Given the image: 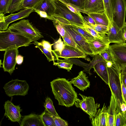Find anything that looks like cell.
I'll list each match as a JSON object with an SVG mask.
<instances>
[{
	"mask_svg": "<svg viewBox=\"0 0 126 126\" xmlns=\"http://www.w3.org/2000/svg\"><path fill=\"white\" fill-rule=\"evenodd\" d=\"M50 83L52 93L59 105L69 107L74 104L77 94L71 81L58 78Z\"/></svg>",
	"mask_w": 126,
	"mask_h": 126,
	"instance_id": "1",
	"label": "cell"
},
{
	"mask_svg": "<svg viewBox=\"0 0 126 126\" xmlns=\"http://www.w3.org/2000/svg\"><path fill=\"white\" fill-rule=\"evenodd\" d=\"M32 41L20 34L12 32L7 29L0 31V51H5L11 48H18L29 46Z\"/></svg>",
	"mask_w": 126,
	"mask_h": 126,
	"instance_id": "2",
	"label": "cell"
},
{
	"mask_svg": "<svg viewBox=\"0 0 126 126\" xmlns=\"http://www.w3.org/2000/svg\"><path fill=\"white\" fill-rule=\"evenodd\" d=\"M107 68L109 77V86L111 94L114 96L117 102L116 111H121V105L124 103L122 95L121 71L113 65L111 67H107Z\"/></svg>",
	"mask_w": 126,
	"mask_h": 126,
	"instance_id": "3",
	"label": "cell"
},
{
	"mask_svg": "<svg viewBox=\"0 0 126 126\" xmlns=\"http://www.w3.org/2000/svg\"><path fill=\"white\" fill-rule=\"evenodd\" d=\"M51 1L55 8L54 13L53 16L62 18L79 27H85V24L82 15L73 12L66 5L58 0H51Z\"/></svg>",
	"mask_w": 126,
	"mask_h": 126,
	"instance_id": "4",
	"label": "cell"
},
{
	"mask_svg": "<svg viewBox=\"0 0 126 126\" xmlns=\"http://www.w3.org/2000/svg\"><path fill=\"white\" fill-rule=\"evenodd\" d=\"M8 29L14 33L23 35L31 39L33 41L43 38L41 33L34 27L28 19H23L11 24Z\"/></svg>",
	"mask_w": 126,
	"mask_h": 126,
	"instance_id": "5",
	"label": "cell"
},
{
	"mask_svg": "<svg viewBox=\"0 0 126 126\" xmlns=\"http://www.w3.org/2000/svg\"><path fill=\"white\" fill-rule=\"evenodd\" d=\"M113 65L120 71L126 67V42L110 45Z\"/></svg>",
	"mask_w": 126,
	"mask_h": 126,
	"instance_id": "6",
	"label": "cell"
},
{
	"mask_svg": "<svg viewBox=\"0 0 126 126\" xmlns=\"http://www.w3.org/2000/svg\"><path fill=\"white\" fill-rule=\"evenodd\" d=\"M3 88L9 97L14 95L24 96L28 94L29 86L25 80H12L6 83Z\"/></svg>",
	"mask_w": 126,
	"mask_h": 126,
	"instance_id": "7",
	"label": "cell"
},
{
	"mask_svg": "<svg viewBox=\"0 0 126 126\" xmlns=\"http://www.w3.org/2000/svg\"><path fill=\"white\" fill-rule=\"evenodd\" d=\"M79 95L82 99L80 100L77 98L74 104L76 107L80 108L88 114L91 120L95 116L97 109L100 107V104L95 103L93 97H87L79 93Z\"/></svg>",
	"mask_w": 126,
	"mask_h": 126,
	"instance_id": "8",
	"label": "cell"
},
{
	"mask_svg": "<svg viewBox=\"0 0 126 126\" xmlns=\"http://www.w3.org/2000/svg\"><path fill=\"white\" fill-rule=\"evenodd\" d=\"M126 11V0H114L113 20L120 30L122 29L125 22Z\"/></svg>",
	"mask_w": 126,
	"mask_h": 126,
	"instance_id": "9",
	"label": "cell"
},
{
	"mask_svg": "<svg viewBox=\"0 0 126 126\" xmlns=\"http://www.w3.org/2000/svg\"><path fill=\"white\" fill-rule=\"evenodd\" d=\"M61 24L72 39L83 50L86 54L94 56L87 40L84 36L68 25Z\"/></svg>",
	"mask_w": 126,
	"mask_h": 126,
	"instance_id": "10",
	"label": "cell"
},
{
	"mask_svg": "<svg viewBox=\"0 0 126 126\" xmlns=\"http://www.w3.org/2000/svg\"><path fill=\"white\" fill-rule=\"evenodd\" d=\"M5 51L2 67L5 72H8L11 75L15 70L17 64L16 58L19 53L18 48L10 49Z\"/></svg>",
	"mask_w": 126,
	"mask_h": 126,
	"instance_id": "11",
	"label": "cell"
},
{
	"mask_svg": "<svg viewBox=\"0 0 126 126\" xmlns=\"http://www.w3.org/2000/svg\"><path fill=\"white\" fill-rule=\"evenodd\" d=\"M4 106L5 110L4 116L12 122H17L20 123L22 116L20 112L22 109L19 105H15L8 100L5 102Z\"/></svg>",
	"mask_w": 126,
	"mask_h": 126,
	"instance_id": "12",
	"label": "cell"
},
{
	"mask_svg": "<svg viewBox=\"0 0 126 126\" xmlns=\"http://www.w3.org/2000/svg\"><path fill=\"white\" fill-rule=\"evenodd\" d=\"M82 9L88 13H101L105 12L103 0H83Z\"/></svg>",
	"mask_w": 126,
	"mask_h": 126,
	"instance_id": "13",
	"label": "cell"
},
{
	"mask_svg": "<svg viewBox=\"0 0 126 126\" xmlns=\"http://www.w3.org/2000/svg\"><path fill=\"white\" fill-rule=\"evenodd\" d=\"M108 33L107 35L110 43L120 44L125 42L122 30L119 29L113 20L109 21Z\"/></svg>",
	"mask_w": 126,
	"mask_h": 126,
	"instance_id": "14",
	"label": "cell"
},
{
	"mask_svg": "<svg viewBox=\"0 0 126 126\" xmlns=\"http://www.w3.org/2000/svg\"><path fill=\"white\" fill-rule=\"evenodd\" d=\"M87 54L79 50L65 44L64 47L62 51L61 54L57 56V58H61L64 59L73 58H82L88 61L90 59L87 57Z\"/></svg>",
	"mask_w": 126,
	"mask_h": 126,
	"instance_id": "15",
	"label": "cell"
},
{
	"mask_svg": "<svg viewBox=\"0 0 126 126\" xmlns=\"http://www.w3.org/2000/svg\"><path fill=\"white\" fill-rule=\"evenodd\" d=\"M87 41L94 55L99 54L109 49L110 44L108 38L102 39H95Z\"/></svg>",
	"mask_w": 126,
	"mask_h": 126,
	"instance_id": "16",
	"label": "cell"
},
{
	"mask_svg": "<svg viewBox=\"0 0 126 126\" xmlns=\"http://www.w3.org/2000/svg\"><path fill=\"white\" fill-rule=\"evenodd\" d=\"M108 108L104 103L103 107L99 109L95 116L90 120L93 126H106Z\"/></svg>",
	"mask_w": 126,
	"mask_h": 126,
	"instance_id": "17",
	"label": "cell"
},
{
	"mask_svg": "<svg viewBox=\"0 0 126 126\" xmlns=\"http://www.w3.org/2000/svg\"><path fill=\"white\" fill-rule=\"evenodd\" d=\"M88 78L83 71H82L79 73L77 76L72 79L71 81L74 86L83 91L89 87L90 85V82Z\"/></svg>",
	"mask_w": 126,
	"mask_h": 126,
	"instance_id": "18",
	"label": "cell"
},
{
	"mask_svg": "<svg viewBox=\"0 0 126 126\" xmlns=\"http://www.w3.org/2000/svg\"><path fill=\"white\" fill-rule=\"evenodd\" d=\"M20 126H44L40 115L31 113L23 117L20 122Z\"/></svg>",
	"mask_w": 126,
	"mask_h": 126,
	"instance_id": "19",
	"label": "cell"
},
{
	"mask_svg": "<svg viewBox=\"0 0 126 126\" xmlns=\"http://www.w3.org/2000/svg\"><path fill=\"white\" fill-rule=\"evenodd\" d=\"M116 107V101L111 94L110 105L108 108L106 126H114Z\"/></svg>",
	"mask_w": 126,
	"mask_h": 126,
	"instance_id": "20",
	"label": "cell"
},
{
	"mask_svg": "<svg viewBox=\"0 0 126 126\" xmlns=\"http://www.w3.org/2000/svg\"><path fill=\"white\" fill-rule=\"evenodd\" d=\"M34 11L32 8H27L15 14H11L5 16V21L7 25L8 26L11 23L20 19L27 17L30 14Z\"/></svg>",
	"mask_w": 126,
	"mask_h": 126,
	"instance_id": "21",
	"label": "cell"
},
{
	"mask_svg": "<svg viewBox=\"0 0 126 126\" xmlns=\"http://www.w3.org/2000/svg\"><path fill=\"white\" fill-rule=\"evenodd\" d=\"M93 68L97 75L109 86V74L106 62H99L94 66Z\"/></svg>",
	"mask_w": 126,
	"mask_h": 126,
	"instance_id": "22",
	"label": "cell"
},
{
	"mask_svg": "<svg viewBox=\"0 0 126 126\" xmlns=\"http://www.w3.org/2000/svg\"><path fill=\"white\" fill-rule=\"evenodd\" d=\"M58 21L62 24L68 25L70 27L81 34L87 41L95 39L83 28L77 26L63 18H60Z\"/></svg>",
	"mask_w": 126,
	"mask_h": 126,
	"instance_id": "23",
	"label": "cell"
},
{
	"mask_svg": "<svg viewBox=\"0 0 126 126\" xmlns=\"http://www.w3.org/2000/svg\"><path fill=\"white\" fill-rule=\"evenodd\" d=\"M33 9L44 11L51 16L54 13L55 8L51 2V0H42Z\"/></svg>",
	"mask_w": 126,
	"mask_h": 126,
	"instance_id": "24",
	"label": "cell"
},
{
	"mask_svg": "<svg viewBox=\"0 0 126 126\" xmlns=\"http://www.w3.org/2000/svg\"><path fill=\"white\" fill-rule=\"evenodd\" d=\"M87 15L94 19L96 24L108 26L109 20L104 12L101 13H88Z\"/></svg>",
	"mask_w": 126,
	"mask_h": 126,
	"instance_id": "25",
	"label": "cell"
},
{
	"mask_svg": "<svg viewBox=\"0 0 126 126\" xmlns=\"http://www.w3.org/2000/svg\"><path fill=\"white\" fill-rule=\"evenodd\" d=\"M57 62L53 61V65L57 66L59 68H63L67 70L69 72L71 70L73 65V62L68 59H64L61 60L57 58L56 60Z\"/></svg>",
	"mask_w": 126,
	"mask_h": 126,
	"instance_id": "26",
	"label": "cell"
},
{
	"mask_svg": "<svg viewBox=\"0 0 126 126\" xmlns=\"http://www.w3.org/2000/svg\"><path fill=\"white\" fill-rule=\"evenodd\" d=\"M40 116L44 126H56L53 115L45 110Z\"/></svg>",
	"mask_w": 126,
	"mask_h": 126,
	"instance_id": "27",
	"label": "cell"
},
{
	"mask_svg": "<svg viewBox=\"0 0 126 126\" xmlns=\"http://www.w3.org/2000/svg\"><path fill=\"white\" fill-rule=\"evenodd\" d=\"M105 7V12L110 22L113 20V8L114 0H103Z\"/></svg>",
	"mask_w": 126,
	"mask_h": 126,
	"instance_id": "28",
	"label": "cell"
},
{
	"mask_svg": "<svg viewBox=\"0 0 126 126\" xmlns=\"http://www.w3.org/2000/svg\"><path fill=\"white\" fill-rule=\"evenodd\" d=\"M24 0H11L6 12L4 14L12 13L20 10Z\"/></svg>",
	"mask_w": 126,
	"mask_h": 126,
	"instance_id": "29",
	"label": "cell"
},
{
	"mask_svg": "<svg viewBox=\"0 0 126 126\" xmlns=\"http://www.w3.org/2000/svg\"><path fill=\"white\" fill-rule=\"evenodd\" d=\"M94 56L92 61L89 64H88V65L84 68L83 71L88 73L90 75L92 74L90 72V70L92 68H93V66L95 65L100 62H106L100 54Z\"/></svg>",
	"mask_w": 126,
	"mask_h": 126,
	"instance_id": "30",
	"label": "cell"
},
{
	"mask_svg": "<svg viewBox=\"0 0 126 126\" xmlns=\"http://www.w3.org/2000/svg\"><path fill=\"white\" fill-rule=\"evenodd\" d=\"M44 106L45 108V110L55 116L60 117L56 112L53 106V101L49 97H47L46 98Z\"/></svg>",
	"mask_w": 126,
	"mask_h": 126,
	"instance_id": "31",
	"label": "cell"
},
{
	"mask_svg": "<svg viewBox=\"0 0 126 126\" xmlns=\"http://www.w3.org/2000/svg\"><path fill=\"white\" fill-rule=\"evenodd\" d=\"M64 46L65 44L64 42L62 41L61 37L60 36L59 39L54 43L53 45L54 50H52V52L53 53L55 56V58L61 54Z\"/></svg>",
	"mask_w": 126,
	"mask_h": 126,
	"instance_id": "32",
	"label": "cell"
},
{
	"mask_svg": "<svg viewBox=\"0 0 126 126\" xmlns=\"http://www.w3.org/2000/svg\"><path fill=\"white\" fill-rule=\"evenodd\" d=\"M114 126H126L125 112H116Z\"/></svg>",
	"mask_w": 126,
	"mask_h": 126,
	"instance_id": "33",
	"label": "cell"
},
{
	"mask_svg": "<svg viewBox=\"0 0 126 126\" xmlns=\"http://www.w3.org/2000/svg\"><path fill=\"white\" fill-rule=\"evenodd\" d=\"M33 44L44 54L49 62L52 61H54L55 57L53 55L52 53L50 52L47 49L44 48L41 43L35 41H34Z\"/></svg>",
	"mask_w": 126,
	"mask_h": 126,
	"instance_id": "34",
	"label": "cell"
},
{
	"mask_svg": "<svg viewBox=\"0 0 126 126\" xmlns=\"http://www.w3.org/2000/svg\"><path fill=\"white\" fill-rule=\"evenodd\" d=\"M63 39L65 44L72 47L85 53L83 50L75 42L66 31L64 37Z\"/></svg>",
	"mask_w": 126,
	"mask_h": 126,
	"instance_id": "35",
	"label": "cell"
},
{
	"mask_svg": "<svg viewBox=\"0 0 126 126\" xmlns=\"http://www.w3.org/2000/svg\"><path fill=\"white\" fill-rule=\"evenodd\" d=\"M83 28L95 39H102L108 38L107 35L99 33L86 24Z\"/></svg>",
	"mask_w": 126,
	"mask_h": 126,
	"instance_id": "36",
	"label": "cell"
},
{
	"mask_svg": "<svg viewBox=\"0 0 126 126\" xmlns=\"http://www.w3.org/2000/svg\"><path fill=\"white\" fill-rule=\"evenodd\" d=\"M42 0H24L20 9L33 8Z\"/></svg>",
	"mask_w": 126,
	"mask_h": 126,
	"instance_id": "37",
	"label": "cell"
},
{
	"mask_svg": "<svg viewBox=\"0 0 126 126\" xmlns=\"http://www.w3.org/2000/svg\"><path fill=\"white\" fill-rule=\"evenodd\" d=\"M90 27L99 33L107 35L108 33V26L101 24H96L94 26Z\"/></svg>",
	"mask_w": 126,
	"mask_h": 126,
	"instance_id": "38",
	"label": "cell"
},
{
	"mask_svg": "<svg viewBox=\"0 0 126 126\" xmlns=\"http://www.w3.org/2000/svg\"><path fill=\"white\" fill-rule=\"evenodd\" d=\"M54 25L58 33L63 38L64 37L65 31L62 24L58 21L56 20H52Z\"/></svg>",
	"mask_w": 126,
	"mask_h": 126,
	"instance_id": "39",
	"label": "cell"
},
{
	"mask_svg": "<svg viewBox=\"0 0 126 126\" xmlns=\"http://www.w3.org/2000/svg\"><path fill=\"white\" fill-rule=\"evenodd\" d=\"M11 0H0V13H4Z\"/></svg>",
	"mask_w": 126,
	"mask_h": 126,
	"instance_id": "40",
	"label": "cell"
},
{
	"mask_svg": "<svg viewBox=\"0 0 126 126\" xmlns=\"http://www.w3.org/2000/svg\"><path fill=\"white\" fill-rule=\"evenodd\" d=\"M69 1L70 3L75 6L80 12L86 14V12L82 9L83 0H69Z\"/></svg>",
	"mask_w": 126,
	"mask_h": 126,
	"instance_id": "41",
	"label": "cell"
},
{
	"mask_svg": "<svg viewBox=\"0 0 126 126\" xmlns=\"http://www.w3.org/2000/svg\"><path fill=\"white\" fill-rule=\"evenodd\" d=\"M54 120L56 126H67L68 125L67 122L60 117L54 116Z\"/></svg>",
	"mask_w": 126,
	"mask_h": 126,
	"instance_id": "42",
	"label": "cell"
},
{
	"mask_svg": "<svg viewBox=\"0 0 126 126\" xmlns=\"http://www.w3.org/2000/svg\"><path fill=\"white\" fill-rule=\"evenodd\" d=\"M5 16L3 13H0V31H4L7 30L8 27L5 21Z\"/></svg>",
	"mask_w": 126,
	"mask_h": 126,
	"instance_id": "43",
	"label": "cell"
},
{
	"mask_svg": "<svg viewBox=\"0 0 126 126\" xmlns=\"http://www.w3.org/2000/svg\"><path fill=\"white\" fill-rule=\"evenodd\" d=\"M99 54L104 59L106 62L110 61L113 62L112 56L109 48Z\"/></svg>",
	"mask_w": 126,
	"mask_h": 126,
	"instance_id": "44",
	"label": "cell"
},
{
	"mask_svg": "<svg viewBox=\"0 0 126 126\" xmlns=\"http://www.w3.org/2000/svg\"><path fill=\"white\" fill-rule=\"evenodd\" d=\"M83 20L85 24L90 27L94 26L96 25L94 20L89 16H84Z\"/></svg>",
	"mask_w": 126,
	"mask_h": 126,
	"instance_id": "45",
	"label": "cell"
},
{
	"mask_svg": "<svg viewBox=\"0 0 126 126\" xmlns=\"http://www.w3.org/2000/svg\"><path fill=\"white\" fill-rule=\"evenodd\" d=\"M34 12H36L41 17L48 19L53 20V19L52 16H49L47 13L43 11L34 10Z\"/></svg>",
	"mask_w": 126,
	"mask_h": 126,
	"instance_id": "46",
	"label": "cell"
},
{
	"mask_svg": "<svg viewBox=\"0 0 126 126\" xmlns=\"http://www.w3.org/2000/svg\"><path fill=\"white\" fill-rule=\"evenodd\" d=\"M41 43L44 48L47 49L50 52H52L51 47L54 43L51 44L49 42L45 40H43Z\"/></svg>",
	"mask_w": 126,
	"mask_h": 126,
	"instance_id": "47",
	"label": "cell"
},
{
	"mask_svg": "<svg viewBox=\"0 0 126 126\" xmlns=\"http://www.w3.org/2000/svg\"><path fill=\"white\" fill-rule=\"evenodd\" d=\"M121 86L123 98L124 102L126 104V88L124 84L121 81Z\"/></svg>",
	"mask_w": 126,
	"mask_h": 126,
	"instance_id": "48",
	"label": "cell"
},
{
	"mask_svg": "<svg viewBox=\"0 0 126 126\" xmlns=\"http://www.w3.org/2000/svg\"><path fill=\"white\" fill-rule=\"evenodd\" d=\"M23 57L20 55H18L16 58L17 63L18 65L21 64L23 62Z\"/></svg>",
	"mask_w": 126,
	"mask_h": 126,
	"instance_id": "49",
	"label": "cell"
},
{
	"mask_svg": "<svg viewBox=\"0 0 126 126\" xmlns=\"http://www.w3.org/2000/svg\"><path fill=\"white\" fill-rule=\"evenodd\" d=\"M121 79L126 88V73H121Z\"/></svg>",
	"mask_w": 126,
	"mask_h": 126,
	"instance_id": "50",
	"label": "cell"
},
{
	"mask_svg": "<svg viewBox=\"0 0 126 126\" xmlns=\"http://www.w3.org/2000/svg\"><path fill=\"white\" fill-rule=\"evenodd\" d=\"M123 36L125 42H126V22L122 29Z\"/></svg>",
	"mask_w": 126,
	"mask_h": 126,
	"instance_id": "51",
	"label": "cell"
},
{
	"mask_svg": "<svg viewBox=\"0 0 126 126\" xmlns=\"http://www.w3.org/2000/svg\"><path fill=\"white\" fill-rule=\"evenodd\" d=\"M121 111L125 112L126 111V104L124 103H123L121 105Z\"/></svg>",
	"mask_w": 126,
	"mask_h": 126,
	"instance_id": "52",
	"label": "cell"
},
{
	"mask_svg": "<svg viewBox=\"0 0 126 126\" xmlns=\"http://www.w3.org/2000/svg\"><path fill=\"white\" fill-rule=\"evenodd\" d=\"M106 64L107 67H110L113 65V63L110 61H107L106 62Z\"/></svg>",
	"mask_w": 126,
	"mask_h": 126,
	"instance_id": "53",
	"label": "cell"
},
{
	"mask_svg": "<svg viewBox=\"0 0 126 126\" xmlns=\"http://www.w3.org/2000/svg\"><path fill=\"white\" fill-rule=\"evenodd\" d=\"M121 74L126 73V67L123 69L121 71Z\"/></svg>",
	"mask_w": 126,
	"mask_h": 126,
	"instance_id": "54",
	"label": "cell"
},
{
	"mask_svg": "<svg viewBox=\"0 0 126 126\" xmlns=\"http://www.w3.org/2000/svg\"><path fill=\"white\" fill-rule=\"evenodd\" d=\"M125 116L126 118V111L125 112Z\"/></svg>",
	"mask_w": 126,
	"mask_h": 126,
	"instance_id": "55",
	"label": "cell"
}]
</instances>
